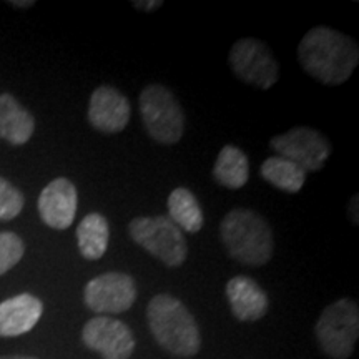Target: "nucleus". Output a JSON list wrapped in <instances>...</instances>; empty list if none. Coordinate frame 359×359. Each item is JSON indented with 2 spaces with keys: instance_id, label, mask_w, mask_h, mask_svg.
I'll use <instances>...</instances> for the list:
<instances>
[{
  "instance_id": "5",
  "label": "nucleus",
  "mask_w": 359,
  "mask_h": 359,
  "mask_svg": "<svg viewBox=\"0 0 359 359\" xmlns=\"http://www.w3.org/2000/svg\"><path fill=\"white\" fill-rule=\"evenodd\" d=\"M132 240L151 257L170 268H178L188 257V243L182 230L165 215L138 217L128 224Z\"/></svg>"
},
{
  "instance_id": "3",
  "label": "nucleus",
  "mask_w": 359,
  "mask_h": 359,
  "mask_svg": "<svg viewBox=\"0 0 359 359\" xmlns=\"http://www.w3.org/2000/svg\"><path fill=\"white\" fill-rule=\"evenodd\" d=\"M219 238L228 255L248 266H263L275 251L269 223L262 215L248 208H233L224 215L219 223Z\"/></svg>"
},
{
  "instance_id": "21",
  "label": "nucleus",
  "mask_w": 359,
  "mask_h": 359,
  "mask_svg": "<svg viewBox=\"0 0 359 359\" xmlns=\"http://www.w3.org/2000/svg\"><path fill=\"white\" fill-rule=\"evenodd\" d=\"M25 205V198L19 188L6 178H0V222H11L19 217Z\"/></svg>"
},
{
  "instance_id": "18",
  "label": "nucleus",
  "mask_w": 359,
  "mask_h": 359,
  "mask_svg": "<svg viewBox=\"0 0 359 359\" xmlns=\"http://www.w3.org/2000/svg\"><path fill=\"white\" fill-rule=\"evenodd\" d=\"M168 218L182 231L198 233L203 226V210L188 188H175L168 196Z\"/></svg>"
},
{
  "instance_id": "10",
  "label": "nucleus",
  "mask_w": 359,
  "mask_h": 359,
  "mask_svg": "<svg viewBox=\"0 0 359 359\" xmlns=\"http://www.w3.org/2000/svg\"><path fill=\"white\" fill-rule=\"evenodd\" d=\"M83 344L103 359H130L135 336L125 323L110 316L92 318L82 331Z\"/></svg>"
},
{
  "instance_id": "12",
  "label": "nucleus",
  "mask_w": 359,
  "mask_h": 359,
  "mask_svg": "<svg viewBox=\"0 0 359 359\" xmlns=\"http://www.w3.org/2000/svg\"><path fill=\"white\" fill-rule=\"evenodd\" d=\"M77 188L67 178H55L39 196V213L45 224L55 230H67L77 215Z\"/></svg>"
},
{
  "instance_id": "9",
  "label": "nucleus",
  "mask_w": 359,
  "mask_h": 359,
  "mask_svg": "<svg viewBox=\"0 0 359 359\" xmlns=\"http://www.w3.org/2000/svg\"><path fill=\"white\" fill-rule=\"evenodd\" d=\"M85 304L100 314H118L133 306L137 283L127 273L109 271L93 278L83 290Z\"/></svg>"
},
{
  "instance_id": "22",
  "label": "nucleus",
  "mask_w": 359,
  "mask_h": 359,
  "mask_svg": "<svg viewBox=\"0 0 359 359\" xmlns=\"http://www.w3.org/2000/svg\"><path fill=\"white\" fill-rule=\"evenodd\" d=\"M135 8H138V11H143V12H154L156 8H160L163 6V2L161 0H156V2H145V0H140V2H132Z\"/></svg>"
},
{
  "instance_id": "25",
  "label": "nucleus",
  "mask_w": 359,
  "mask_h": 359,
  "mask_svg": "<svg viewBox=\"0 0 359 359\" xmlns=\"http://www.w3.org/2000/svg\"><path fill=\"white\" fill-rule=\"evenodd\" d=\"M0 359H37V358H29V356H0Z\"/></svg>"
},
{
  "instance_id": "15",
  "label": "nucleus",
  "mask_w": 359,
  "mask_h": 359,
  "mask_svg": "<svg viewBox=\"0 0 359 359\" xmlns=\"http://www.w3.org/2000/svg\"><path fill=\"white\" fill-rule=\"evenodd\" d=\"M35 120L11 93L0 95V138L11 145H24L32 138Z\"/></svg>"
},
{
  "instance_id": "14",
  "label": "nucleus",
  "mask_w": 359,
  "mask_h": 359,
  "mask_svg": "<svg viewBox=\"0 0 359 359\" xmlns=\"http://www.w3.org/2000/svg\"><path fill=\"white\" fill-rule=\"evenodd\" d=\"M43 313V304L34 294L24 293L0 303V336L13 338L29 333Z\"/></svg>"
},
{
  "instance_id": "11",
  "label": "nucleus",
  "mask_w": 359,
  "mask_h": 359,
  "mask_svg": "<svg viewBox=\"0 0 359 359\" xmlns=\"http://www.w3.org/2000/svg\"><path fill=\"white\" fill-rule=\"evenodd\" d=\"M132 107L118 88L100 85L90 97L87 118L90 125L102 133H118L127 127Z\"/></svg>"
},
{
  "instance_id": "20",
  "label": "nucleus",
  "mask_w": 359,
  "mask_h": 359,
  "mask_svg": "<svg viewBox=\"0 0 359 359\" xmlns=\"http://www.w3.org/2000/svg\"><path fill=\"white\" fill-rule=\"evenodd\" d=\"M24 253L25 245L19 235L12 231H0V276L15 266Z\"/></svg>"
},
{
  "instance_id": "19",
  "label": "nucleus",
  "mask_w": 359,
  "mask_h": 359,
  "mask_svg": "<svg viewBox=\"0 0 359 359\" xmlns=\"http://www.w3.org/2000/svg\"><path fill=\"white\" fill-rule=\"evenodd\" d=\"M259 173L264 182L286 193H298L306 182V172L283 156H269L263 161Z\"/></svg>"
},
{
  "instance_id": "24",
  "label": "nucleus",
  "mask_w": 359,
  "mask_h": 359,
  "mask_svg": "<svg viewBox=\"0 0 359 359\" xmlns=\"http://www.w3.org/2000/svg\"><path fill=\"white\" fill-rule=\"evenodd\" d=\"M11 6H15V7H22V8H25V7L34 6V2H32V0H30V2H11Z\"/></svg>"
},
{
  "instance_id": "4",
  "label": "nucleus",
  "mask_w": 359,
  "mask_h": 359,
  "mask_svg": "<svg viewBox=\"0 0 359 359\" xmlns=\"http://www.w3.org/2000/svg\"><path fill=\"white\" fill-rule=\"evenodd\" d=\"M138 107L151 140L161 145H175L182 140L185 114L172 90L160 83L148 85L138 97Z\"/></svg>"
},
{
  "instance_id": "8",
  "label": "nucleus",
  "mask_w": 359,
  "mask_h": 359,
  "mask_svg": "<svg viewBox=\"0 0 359 359\" xmlns=\"http://www.w3.org/2000/svg\"><path fill=\"white\" fill-rule=\"evenodd\" d=\"M269 147L278 156L293 161L306 173L321 170L331 155L330 140L311 127H294L286 133L276 135L269 142Z\"/></svg>"
},
{
  "instance_id": "7",
  "label": "nucleus",
  "mask_w": 359,
  "mask_h": 359,
  "mask_svg": "<svg viewBox=\"0 0 359 359\" xmlns=\"http://www.w3.org/2000/svg\"><path fill=\"white\" fill-rule=\"evenodd\" d=\"M228 62L233 74L251 87L268 90L280 79V64L268 45L258 39L236 40L230 48Z\"/></svg>"
},
{
  "instance_id": "2",
  "label": "nucleus",
  "mask_w": 359,
  "mask_h": 359,
  "mask_svg": "<svg viewBox=\"0 0 359 359\" xmlns=\"http://www.w3.org/2000/svg\"><path fill=\"white\" fill-rule=\"evenodd\" d=\"M151 334L165 351L191 358L200 351L201 336L193 314L172 294H156L147 308Z\"/></svg>"
},
{
  "instance_id": "6",
  "label": "nucleus",
  "mask_w": 359,
  "mask_h": 359,
  "mask_svg": "<svg viewBox=\"0 0 359 359\" xmlns=\"http://www.w3.org/2000/svg\"><path fill=\"white\" fill-rule=\"evenodd\" d=\"M323 353L333 359H348L359 334V309L353 299L343 298L323 309L314 327Z\"/></svg>"
},
{
  "instance_id": "17",
  "label": "nucleus",
  "mask_w": 359,
  "mask_h": 359,
  "mask_svg": "<svg viewBox=\"0 0 359 359\" xmlns=\"http://www.w3.org/2000/svg\"><path fill=\"white\" fill-rule=\"evenodd\" d=\"M80 255L85 259L95 262L105 255L110 241V224L100 213H90L80 222L77 228Z\"/></svg>"
},
{
  "instance_id": "13",
  "label": "nucleus",
  "mask_w": 359,
  "mask_h": 359,
  "mask_svg": "<svg viewBox=\"0 0 359 359\" xmlns=\"http://www.w3.org/2000/svg\"><path fill=\"white\" fill-rule=\"evenodd\" d=\"M230 308L240 321H258L268 313V296L250 276H235L226 285Z\"/></svg>"
},
{
  "instance_id": "1",
  "label": "nucleus",
  "mask_w": 359,
  "mask_h": 359,
  "mask_svg": "<svg viewBox=\"0 0 359 359\" xmlns=\"http://www.w3.org/2000/svg\"><path fill=\"white\" fill-rule=\"evenodd\" d=\"M298 60L309 77L325 85H341L359 64L356 40L330 27L308 30L298 45Z\"/></svg>"
},
{
  "instance_id": "23",
  "label": "nucleus",
  "mask_w": 359,
  "mask_h": 359,
  "mask_svg": "<svg viewBox=\"0 0 359 359\" xmlns=\"http://www.w3.org/2000/svg\"><path fill=\"white\" fill-rule=\"evenodd\" d=\"M349 217H351L354 224H358V195H354L351 203H349Z\"/></svg>"
},
{
  "instance_id": "16",
  "label": "nucleus",
  "mask_w": 359,
  "mask_h": 359,
  "mask_svg": "<svg viewBox=\"0 0 359 359\" xmlns=\"http://www.w3.org/2000/svg\"><path fill=\"white\" fill-rule=\"evenodd\" d=\"M213 178L230 190L243 188L250 178V161L245 151L235 145H224L215 161Z\"/></svg>"
}]
</instances>
